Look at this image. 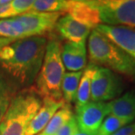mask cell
I'll return each mask as SVG.
<instances>
[{
    "label": "cell",
    "instance_id": "1",
    "mask_svg": "<svg viewBox=\"0 0 135 135\" xmlns=\"http://www.w3.org/2000/svg\"><path fill=\"white\" fill-rule=\"evenodd\" d=\"M47 39L25 37L0 50V74L18 90L32 87L41 69Z\"/></svg>",
    "mask_w": 135,
    "mask_h": 135
},
{
    "label": "cell",
    "instance_id": "2",
    "mask_svg": "<svg viewBox=\"0 0 135 135\" xmlns=\"http://www.w3.org/2000/svg\"><path fill=\"white\" fill-rule=\"evenodd\" d=\"M88 53L90 63L103 66L135 82V61L96 29L89 36Z\"/></svg>",
    "mask_w": 135,
    "mask_h": 135
},
{
    "label": "cell",
    "instance_id": "3",
    "mask_svg": "<svg viewBox=\"0 0 135 135\" xmlns=\"http://www.w3.org/2000/svg\"><path fill=\"white\" fill-rule=\"evenodd\" d=\"M42 100L33 86L18 90L0 122V135H25Z\"/></svg>",
    "mask_w": 135,
    "mask_h": 135
},
{
    "label": "cell",
    "instance_id": "4",
    "mask_svg": "<svg viewBox=\"0 0 135 135\" xmlns=\"http://www.w3.org/2000/svg\"><path fill=\"white\" fill-rule=\"evenodd\" d=\"M65 67L61 59V44L57 39L47 40L43 63L33 87L42 98H52L61 100V82Z\"/></svg>",
    "mask_w": 135,
    "mask_h": 135
},
{
    "label": "cell",
    "instance_id": "5",
    "mask_svg": "<svg viewBox=\"0 0 135 135\" xmlns=\"http://www.w3.org/2000/svg\"><path fill=\"white\" fill-rule=\"evenodd\" d=\"M101 23L135 29V0H92Z\"/></svg>",
    "mask_w": 135,
    "mask_h": 135
},
{
    "label": "cell",
    "instance_id": "6",
    "mask_svg": "<svg viewBox=\"0 0 135 135\" xmlns=\"http://www.w3.org/2000/svg\"><path fill=\"white\" fill-rule=\"evenodd\" d=\"M122 90L123 83L117 74L106 68L97 67L91 81V100L93 102L114 100Z\"/></svg>",
    "mask_w": 135,
    "mask_h": 135
},
{
    "label": "cell",
    "instance_id": "7",
    "mask_svg": "<svg viewBox=\"0 0 135 135\" xmlns=\"http://www.w3.org/2000/svg\"><path fill=\"white\" fill-rule=\"evenodd\" d=\"M61 12H31L15 17L22 25L25 32V37L43 36L55 29Z\"/></svg>",
    "mask_w": 135,
    "mask_h": 135
},
{
    "label": "cell",
    "instance_id": "8",
    "mask_svg": "<svg viewBox=\"0 0 135 135\" xmlns=\"http://www.w3.org/2000/svg\"><path fill=\"white\" fill-rule=\"evenodd\" d=\"M75 110L78 128L84 133L93 135L100 127L106 116L110 115L108 103L104 102H89Z\"/></svg>",
    "mask_w": 135,
    "mask_h": 135
},
{
    "label": "cell",
    "instance_id": "9",
    "mask_svg": "<svg viewBox=\"0 0 135 135\" xmlns=\"http://www.w3.org/2000/svg\"><path fill=\"white\" fill-rule=\"evenodd\" d=\"M135 61V29L123 26H107L100 24L95 28Z\"/></svg>",
    "mask_w": 135,
    "mask_h": 135
},
{
    "label": "cell",
    "instance_id": "10",
    "mask_svg": "<svg viewBox=\"0 0 135 135\" xmlns=\"http://www.w3.org/2000/svg\"><path fill=\"white\" fill-rule=\"evenodd\" d=\"M66 12L92 30L101 24L100 14L92 0H69Z\"/></svg>",
    "mask_w": 135,
    "mask_h": 135
},
{
    "label": "cell",
    "instance_id": "11",
    "mask_svg": "<svg viewBox=\"0 0 135 135\" xmlns=\"http://www.w3.org/2000/svg\"><path fill=\"white\" fill-rule=\"evenodd\" d=\"M66 104L63 99L57 100L52 98H43L42 105L26 129L25 135H37L46 127L53 116Z\"/></svg>",
    "mask_w": 135,
    "mask_h": 135
},
{
    "label": "cell",
    "instance_id": "12",
    "mask_svg": "<svg viewBox=\"0 0 135 135\" xmlns=\"http://www.w3.org/2000/svg\"><path fill=\"white\" fill-rule=\"evenodd\" d=\"M61 59L63 65L69 72H77L84 69L87 62L85 41H67L61 46Z\"/></svg>",
    "mask_w": 135,
    "mask_h": 135
},
{
    "label": "cell",
    "instance_id": "13",
    "mask_svg": "<svg viewBox=\"0 0 135 135\" xmlns=\"http://www.w3.org/2000/svg\"><path fill=\"white\" fill-rule=\"evenodd\" d=\"M55 30L62 39L68 41L81 42L85 41L92 29L78 22L69 14H65L59 18Z\"/></svg>",
    "mask_w": 135,
    "mask_h": 135
},
{
    "label": "cell",
    "instance_id": "14",
    "mask_svg": "<svg viewBox=\"0 0 135 135\" xmlns=\"http://www.w3.org/2000/svg\"><path fill=\"white\" fill-rule=\"evenodd\" d=\"M110 115L133 121L135 118V90H130L108 103Z\"/></svg>",
    "mask_w": 135,
    "mask_h": 135
},
{
    "label": "cell",
    "instance_id": "15",
    "mask_svg": "<svg viewBox=\"0 0 135 135\" xmlns=\"http://www.w3.org/2000/svg\"><path fill=\"white\" fill-rule=\"evenodd\" d=\"M96 65L90 63L83 70L82 78H81L79 86L75 98V109L82 107L90 102V90H91V81L93 75L97 69Z\"/></svg>",
    "mask_w": 135,
    "mask_h": 135
},
{
    "label": "cell",
    "instance_id": "16",
    "mask_svg": "<svg viewBox=\"0 0 135 135\" xmlns=\"http://www.w3.org/2000/svg\"><path fill=\"white\" fill-rule=\"evenodd\" d=\"M83 71L68 72L64 74L62 82H61V95L66 104H69L74 103L76 98V93L79 86L81 78Z\"/></svg>",
    "mask_w": 135,
    "mask_h": 135
},
{
    "label": "cell",
    "instance_id": "17",
    "mask_svg": "<svg viewBox=\"0 0 135 135\" xmlns=\"http://www.w3.org/2000/svg\"><path fill=\"white\" fill-rule=\"evenodd\" d=\"M73 112L69 104H66L57 110L46 127L37 135H56L59 130L73 117Z\"/></svg>",
    "mask_w": 135,
    "mask_h": 135
},
{
    "label": "cell",
    "instance_id": "18",
    "mask_svg": "<svg viewBox=\"0 0 135 135\" xmlns=\"http://www.w3.org/2000/svg\"><path fill=\"white\" fill-rule=\"evenodd\" d=\"M18 90H20L11 81L0 74V122Z\"/></svg>",
    "mask_w": 135,
    "mask_h": 135
},
{
    "label": "cell",
    "instance_id": "19",
    "mask_svg": "<svg viewBox=\"0 0 135 135\" xmlns=\"http://www.w3.org/2000/svg\"><path fill=\"white\" fill-rule=\"evenodd\" d=\"M0 37L20 40L25 38V32L20 22L15 17L0 20Z\"/></svg>",
    "mask_w": 135,
    "mask_h": 135
},
{
    "label": "cell",
    "instance_id": "20",
    "mask_svg": "<svg viewBox=\"0 0 135 135\" xmlns=\"http://www.w3.org/2000/svg\"><path fill=\"white\" fill-rule=\"evenodd\" d=\"M69 0H35L32 10L40 12H67Z\"/></svg>",
    "mask_w": 135,
    "mask_h": 135
},
{
    "label": "cell",
    "instance_id": "21",
    "mask_svg": "<svg viewBox=\"0 0 135 135\" xmlns=\"http://www.w3.org/2000/svg\"><path fill=\"white\" fill-rule=\"evenodd\" d=\"M131 122L133 121L118 118L114 115L110 114L104 119L95 135H112L123 126L129 125Z\"/></svg>",
    "mask_w": 135,
    "mask_h": 135
},
{
    "label": "cell",
    "instance_id": "22",
    "mask_svg": "<svg viewBox=\"0 0 135 135\" xmlns=\"http://www.w3.org/2000/svg\"><path fill=\"white\" fill-rule=\"evenodd\" d=\"M33 4V0H13L11 2V6L14 12L15 16L17 17L26 12H31Z\"/></svg>",
    "mask_w": 135,
    "mask_h": 135
},
{
    "label": "cell",
    "instance_id": "23",
    "mask_svg": "<svg viewBox=\"0 0 135 135\" xmlns=\"http://www.w3.org/2000/svg\"><path fill=\"white\" fill-rule=\"evenodd\" d=\"M78 126L75 117H73L68 121V122L61 127L56 135H73L75 133V132L77 130Z\"/></svg>",
    "mask_w": 135,
    "mask_h": 135
},
{
    "label": "cell",
    "instance_id": "24",
    "mask_svg": "<svg viewBox=\"0 0 135 135\" xmlns=\"http://www.w3.org/2000/svg\"><path fill=\"white\" fill-rule=\"evenodd\" d=\"M16 17L12 6L10 4L0 5V20H4L6 18H14Z\"/></svg>",
    "mask_w": 135,
    "mask_h": 135
},
{
    "label": "cell",
    "instance_id": "25",
    "mask_svg": "<svg viewBox=\"0 0 135 135\" xmlns=\"http://www.w3.org/2000/svg\"><path fill=\"white\" fill-rule=\"evenodd\" d=\"M135 133V125L133 124H129L125 126H123L122 128H120L119 130H118L116 133H114L112 135H132Z\"/></svg>",
    "mask_w": 135,
    "mask_h": 135
},
{
    "label": "cell",
    "instance_id": "26",
    "mask_svg": "<svg viewBox=\"0 0 135 135\" xmlns=\"http://www.w3.org/2000/svg\"><path fill=\"white\" fill-rule=\"evenodd\" d=\"M17 40H13V39H6V38H1L0 37V50L3 47H6V46L10 45L11 43H12L13 41H15Z\"/></svg>",
    "mask_w": 135,
    "mask_h": 135
},
{
    "label": "cell",
    "instance_id": "27",
    "mask_svg": "<svg viewBox=\"0 0 135 135\" xmlns=\"http://www.w3.org/2000/svg\"><path fill=\"white\" fill-rule=\"evenodd\" d=\"M73 135H93V134H90V133H84L83 132L82 130H80L79 128H77V130L75 132V133Z\"/></svg>",
    "mask_w": 135,
    "mask_h": 135
},
{
    "label": "cell",
    "instance_id": "28",
    "mask_svg": "<svg viewBox=\"0 0 135 135\" xmlns=\"http://www.w3.org/2000/svg\"><path fill=\"white\" fill-rule=\"evenodd\" d=\"M132 135H135V133H133V134H132Z\"/></svg>",
    "mask_w": 135,
    "mask_h": 135
},
{
    "label": "cell",
    "instance_id": "29",
    "mask_svg": "<svg viewBox=\"0 0 135 135\" xmlns=\"http://www.w3.org/2000/svg\"><path fill=\"white\" fill-rule=\"evenodd\" d=\"M134 125H135V123H134Z\"/></svg>",
    "mask_w": 135,
    "mask_h": 135
}]
</instances>
